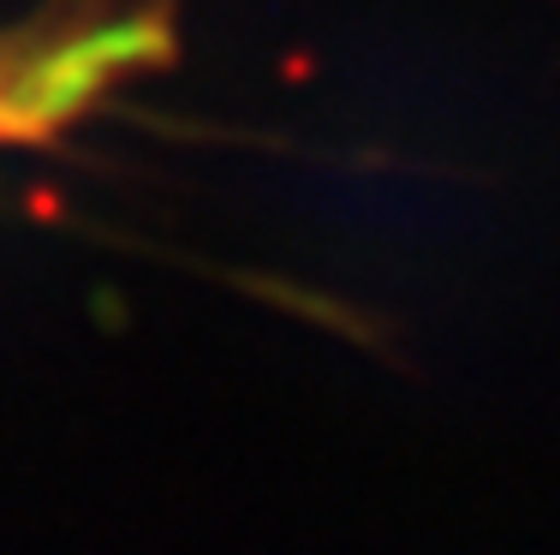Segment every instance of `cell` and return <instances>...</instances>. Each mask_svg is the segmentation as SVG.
<instances>
[{
  "label": "cell",
  "mask_w": 560,
  "mask_h": 555,
  "mask_svg": "<svg viewBox=\"0 0 560 555\" xmlns=\"http://www.w3.org/2000/svg\"><path fill=\"white\" fill-rule=\"evenodd\" d=\"M150 31L131 19L36 24L0 43V143L48 131L96 96V84L143 55Z\"/></svg>",
  "instance_id": "6da1fadb"
}]
</instances>
